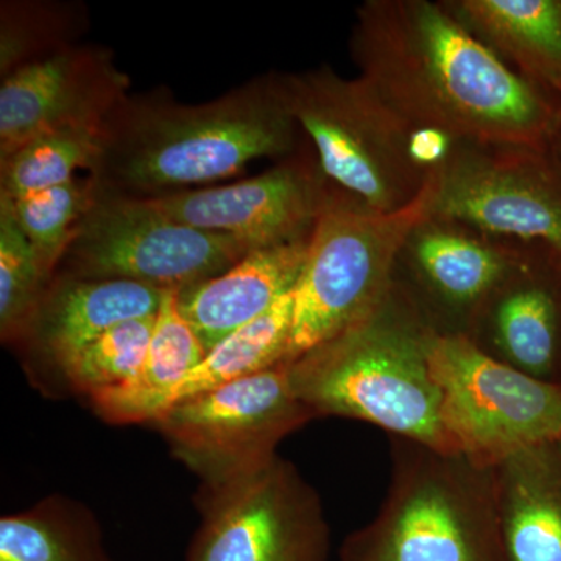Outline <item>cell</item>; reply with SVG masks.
Here are the masks:
<instances>
[{
    "label": "cell",
    "instance_id": "5b68a950",
    "mask_svg": "<svg viewBox=\"0 0 561 561\" xmlns=\"http://www.w3.org/2000/svg\"><path fill=\"white\" fill-rule=\"evenodd\" d=\"M291 116L335 191L376 213L404 209L432 173L416 157V133L368 81L330 66L280 73Z\"/></svg>",
    "mask_w": 561,
    "mask_h": 561
},
{
    "label": "cell",
    "instance_id": "9a60e30c",
    "mask_svg": "<svg viewBox=\"0 0 561 561\" xmlns=\"http://www.w3.org/2000/svg\"><path fill=\"white\" fill-rule=\"evenodd\" d=\"M465 337L491 359L561 386V260L548 250H519Z\"/></svg>",
    "mask_w": 561,
    "mask_h": 561
},
{
    "label": "cell",
    "instance_id": "484cf974",
    "mask_svg": "<svg viewBox=\"0 0 561 561\" xmlns=\"http://www.w3.org/2000/svg\"><path fill=\"white\" fill-rule=\"evenodd\" d=\"M79 7L57 2H2L0 9V73L46 60L80 35Z\"/></svg>",
    "mask_w": 561,
    "mask_h": 561
},
{
    "label": "cell",
    "instance_id": "7a4b0ae2",
    "mask_svg": "<svg viewBox=\"0 0 561 561\" xmlns=\"http://www.w3.org/2000/svg\"><path fill=\"white\" fill-rule=\"evenodd\" d=\"M305 144L280 72L197 105L176 102L168 90L140 92L103 121L90 179L105 194L165 197L231 179L254 160H284Z\"/></svg>",
    "mask_w": 561,
    "mask_h": 561
},
{
    "label": "cell",
    "instance_id": "cb8c5ba5",
    "mask_svg": "<svg viewBox=\"0 0 561 561\" xmlns=\"http://www.w3.org/2000/svg\"><path fill=\"white\" fill-rule=\"evenodd\" d=\"M55 276L18 227L9 205L0 201V337L3 343L21 342Z\"/></svg>",
    "mask_w": 561,
    "mask_h": 561
},
{
    "label": "cell",
    "instance_id": "5bb4252c",
    "mask_svg": "<svg viewBox=\"0 0 561 561\" xmlns=\"http://www.w3.org/2000/svg\"><path fill=\"white\" fill-rule=\"evenodd\" d=\"M518 256L519 250L490 241L457 221L430 216L409 236L394 280L438 334L465 335Z\"/></svg>",
    "mask_w": 561,
    "mask_h": 561
},
{
    "label": "cell",
    "instance_id": "d4e9b609",
    "mask_svg": "<svg viewBox=\"0 0 561 561\" xmlns=\"http://www.w3.org/2000/svg\"><path fill=\"white\" fill-rule=\"evenodd\" d=\"M94 197L95 186L88 175L87 179L77 176L69 183L31 192L18 198L0 195V201L9 205L18 227L32 243L41 261L57 275L62 256Z\"/></svg>",
    "mask_w": 561,
    "mask_h": 561
},
{
    "label": "cell",
    "instance_id": "ffe728a7",
    "mask_svg": "<svg viewBox=\"0 0 561 561\" xmlns=\"http://www.w3.org/2000/svg\"><path fill=\"white\" fill-rule=\"evenodd\" d=\"M291 309L294 300L289 294L261 319L214 346L179 383L147 402L136 423H153L173 405L279 365L289 342Z\"/></svg>",
    "mask_w": 561,
    "mask_h": 561
},
{
    "label": "cell",
    "instance_id": "83f0119b",
    "mask_svg": "<svg viewBox=\"0 0 561 561\" xmlns=\"http://www.w3.org/2000/svg\"><path fill=\"white\" fill-rule=\"evenodd\" d=\"M546 149H548L552 160L556 161L557 165L561 169V105L559 116H557L556 125H553L551 138L548 140V147H546Z\"/></svg>",
    "mask_w": 561,
    "mask_h": 561
},
{
    "label": "cell",
    "instance_id": "30bf717a",
    "mask_svg": "<svg viewBox=\"0 0 561 561\" xmlns=\"http://www.w3.org/2000/svg\"><path fill=\"white\" fill-rule=\"evenodd\" d=\"M313 419L286 365H276L173 405L153 424L202 486H216L271 461L276 446Z\"/></svg>",
    "mask_w": 561,
    "mask_h": 561
},
{
    "label": "cell",
    "instance_id": "6da1fadb",
    "mask_svg": "<svg viewBox=\"0 0 561 561\" xmlns=\"http://www.w3.org/2000/svg\"><path fill=\"white\" fill-rule=\"evenodd\" d=\"M351 54L398 116L454 140L546 149L559 103L513 72L440 2L367 0Z\"/></svg>",
    "mask_w": 561,
    "mask_h": 561
},
{
    "label": "cell",
    "instance_id": "52a82bcc",
    "mask_svg": "<svg viewBox=\"0 0 561 561\" xmlns=\"http://www.w3.org/2000/svg\"><path fill=\"white\" fill-rule=\"evenodd\" d=\"M432 184L431 216L561 260V169L548 149L456 140Z\"/></svg>",
    "mask_w": 561,
    "mask_h": 561
},
{
    "label": "cell",
    "instance_id": "ba28073f",
    "mask_svg": "<svg viewBox=\"0 0 561 561\" xmlns=\"http://www.w3.org/2000/svg\"><path fill=\"white\" fill-rule=\"evenodd\" d=\"M250 251L232 236L171 219L147 198L95 190L57 275L181 290L227 272Z\"/></svg>",
    "mask_w": 561,
    "mask_h": 561
},
{
    "label": "cell",
    "instance_id": "8fae6325",
    "mask_svg": "<svg viewBox=\"0 0 561 561\" xmlns=\"http://www.w3.org/2000/svg\"><path fill=\"white\" fill-rule=\"evenodd\" d=\"M186 561H327L330 529L317 491L290 461L202 486Z\"/></svg>",
    "mask_w": 561,
    "mask_h": 561
},
{
    "label": "cell",
    "instance_id": "8992f818",
    "mask_svg": "<svg viewBox=\"0 0 561 561\" xmlns=\"http://www.w3.org/2000/svg\"><path fill=\"white\" fill-rule=\"evenodd\" d=\"M432 192L431 175L411 205L394 213H376L332 191L291 291L289 342L279 365H290L337 337L381 305L393 286L398 257L409 236L431 216Z\"/></svg>",
    "mask_w": 561,
    "mask_h": 561
},
{
    "label": "cell",
    "instance_id": "ac0fdd59",
    "mask_svg": "<svg viewBox=\"0 0 561 561\" xmlns=\"http://www.w3.org/2000/svg\"><path fill=\"white\" fill-rule=\"evenodd\" d=\"M308 243L250 251L227 272L179 291L180 311L206 351L261 319L291 294Z\"/></svg>",
    "mask_w": 561,
    "mask_h": 561
},
{
    "label": "cell",
    "instance_id": "9c48e42d",
    "mask_svg": "<svg viewBox=\"0 0 561 561\" xmlns=\"http://www.w3.org/2000/svg\"><path fill=\"white\" fill-rule=\"evenodd\" d=\"M430 362L443 427L476 467L561 442V386L491 359L465 335H435Z\"/></svg>",
    "mask_w": 561,
    "mask_h": 561
},
{
    "label": "cell",
    "instance_id": "7402d4cb",
    "mask_svg": "<svg viewBox=\"0 0 561 561\" xmlns=\"http://www.w3.org/2000/svg\"><path fill=\"white\" fill-rule=\"evenodd\" d=\"M0 561H114L94 513L50 496L0 519Z\"/></svg>",
    "mask_w": 561,
    "mask_h": 561
},
{
    "label": "cell",
    "instance_id": "4316f807",
    "mask_svg": "<svg viewBox=\"0 0 561 561\" xmlns=\"http://www.w3.org/2000/svg\"><path fill=\"white\" fill-rule=\"evenodd\" d=\"M154 317L124 321L103 332L69 362L61 378L87 397L130 382L146 362Z\"/></svg>",
    "mask_w": 561,
    "mask_h": 561
},
{
    "label": "cell",
    "instance_id": "44dd1931",
    "mask_svg": "<svg viewBox=\"0 0 561 561\" xmlns=\"http://www.w3.org/2000/svg\"><path fill=\"white\" fill-rule=\"evenodd\" d=\"M179 291L169 289L162 295L146 362L136 378L90 397L92 409L102 420L113 424L136 423L147 402L172 389L205 359L208 351L181 313Z\"/></svg>",
    "mask_w": 561,
    "mask_h": 561
},
{
    "label": "cell",
    "instance_id": "4fadbf2b",
    "mask_svg": "<svg viewBox=\"0 0 561 561\" xmlns=\"http://www.w3.org/2000/svg\"><path fill=\"white\" fill-rule=\"evenodd\" d=\"M130 79L101 46L66 47L13 70L0 83V160L61 128H101L128 95Z\"/></svg>",
    "mask_w": 561,
    "mask_h": 561
},
{
    "label": "cell",
    "instance_id": "7c38bea8",
    "mask_svg": "<svg viewBox=\"0 0 561 561\" xmlns=\"http://www.w3.org/2000/svg\"><path fill=\"white\" fill-rule=\"evenodd\" d=\"M332 191L306 140L253 179L147 201L180 224L232 236L254 251L308 242Z\"/></svg>",
    "mask_w": 561,
    "mask_h": 561
},
{
    "label": "cell",
    "instance_id": "277c9868",
    "mask_svg": "<svg viewBox=\"0 0 561 561\" xmlns=\"http://www.w3.org/2000/svg\"><path fill=\"white\" fill-rule=\"evenodd\" d=\"M381 511L343 542L341 561H500L486 468L393 437Z\"/></svg>",
    "mask_w": 561,
    "mask_h": 561
},
{
    "label": "cell",
    "instance_id": "d6986e66",
    "mask_svg": "<svg viewBox=\"0 0 561 561\" xmlns=\"http://www.w3.org/2000/svg\"><path fill=\"white\" fill-rule=\"evenodd\" d=\"M505 65L561 105V0H442Z\"/></svg>",
    "mask_w": 561,
    "mask_h": 561
},
{
    "label": "cell",
    "instance_id": "2e32d148",
    "mask_svg": "<svg viewBox=\"0 0 561 561\" xmlns=\"http://www.w3.org/2000/svg\"><path fill=\"white\" fill-rule=\"evenodd\" d=\"M164 290L124 279L57 275L18 343L32 365L62 375L70 360L103 332L160 311Z\"/></svg>",
    "mask_w": 561,
    "mask_h": 561
},
{
    "label": "cell",
    "instance_id": "3957f363",
    "mask_svg": "<svg viewBox=\"0 0 561 561\" xmlns=\"http://www.w3.org/2000/svg\"><path fill=\"white\" fill-rule=\"evenodd\" d=\"M437 334L394 280L367 319L286 367L295 393L316 416L367 421L393 437L457 454L443 427L442 394L431 371Z\"/></svg>",
    "mask_w": 561,
    "mask_h": 561
},
{
    "label": "cell",
    "instance_id": "603a6c76",
    "mask_svg": "<svg viewBox=\"0 0 561 561\" xmlns=\"http://www.w3.org/2000/svg\"><path fill=\"white\" fill-rule=\"evenodd\" d=\"M101 154V128L73 127L44 133L0 160V195L22 197L91 172Z\"/></svg>",
    "mask_w": 561,
    "mask_h": 561
},
{
    "label": "cell",
    "instance_id": "e0dca14e",
    "mask_svg": "<svg viewBox=\"0 0 561 561\" xmlns=\"http://www.w3.org/2000/svg\"><path fill=\"white\" fill-rule=\"evenodd\" d=\"M486 471L500 561H561V442L524 449Z\"/></svg>",
    "mask_w": 561,
    "mask_h": 561
}]
</instances>
